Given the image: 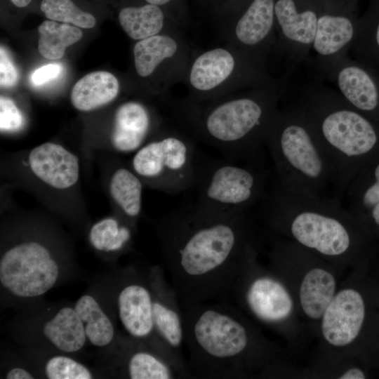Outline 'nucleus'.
<instances>
[{"instance_id": "1", "label": "nucleus", "mask_w": 379, "mask_h": 379, "mask_svg": "<svg viewBox=\"0 0 379 379\" xmlns=\"http://www.w3.org/2000/svg\"><path fill=\"white\" fill-rule=\"evenodd\" d=\"M247 213L217 215L193 205L164 218L163 253L180 304L228 301L253 253Z\"/></svg>"}, {"instance_id": "2", "label": "nucleus", "mask_w": 379, "mask_h": 379, "mask_svg": "<svg viewBox=\"0 0 379 379\" xmlns=\"http://www.w3.org/2000/svg\"><path fill=\"white\" fill-rule=\"evenodd\" d=\"M288 85L283 74L276 84L239 91L217 99L187 98L175 104L180 123L194 139L234 161H262L265 138Z\"/></svg>"}, {"instance_id": "3", "label": "nucleus", "mask_w": 379, "mask_h": 379, "mask_svg": "<svg viewBox=\"0 0 379 379\" xmlns=\"http://www.w3.org/2000/svg\"><path fill=\"white\" fill-rule=\"evenodd\" d=\"M302 81L291 85L288 81L285 96L302 111L330 158L343 201L363 163L377 149L378 129L324 81L312 75Z\"/></svg>"}, {"instance_id": "4", "label": "nucleus", "mask_w": 379, "mask_h": 379, "mask_svg": "<svg viewBox=\"0 0 379 379\" xmlns=\"http://www.w3.org/2000/svg\"><path fill=\"white\" fill-rule=\"evenodd\" d=\"M265 147L272 177L286 189L342 201L336 171L302 111L280 105L268 128Z\"/></svg>"}, {"instance_id": "5", "label": "nucleus", "mask_w": 379, "mask_h": 379, "mask_svg": "<svg viewBox=\"0 0 379 379\" xmlns=\"http://www.w3.org/2000/svg\"><path fill=\"white\" fill-rule=\"evenodd\" d=\"M258 206L270 226L303 247L329 257L348 253L352 247L354 215L337 198L293 192L272 178Z\"/></svg>"}, {"instance_id": "6", "label": "nucleus", "mask_w": 379, "mask_h": 379, "mask_svg": "<svg viewBox=\"0 0 379 379\" xmlns=\"http://www.w3.org/2000/svg\"><path fill=\"white\" fill-rule=\"evenodd\" d=\"M180 305L184 344L192 375L206 378L238 376L246 360L252 337L228 301Z\"/></svg>"}, {"instance_id": "7", "label": "nucleus", "mask_w": 379, "mask_h": 379, "mask_svg": "<svg viewBox=\"0 0 379 379\" xmlns=\"http://www.w3.org/2000/svg\"><path fill=\"white\" fill-rule=\"evenodd\" d=\"M272 172L262 161L239 164L225 159L201 160L198 154L193 187L197 192L194 206L199 211L217 215L248 213L265 198Z\"/></svg>"}, {"instance_id": "8", "label": "nucleus", "mask_w": 379, "mask_h": 379, "mask_svg": "<svg viewBox=\"0 0 379 379\" xmlns=\"http://www.w3.org/2000/svg\"><path fill=\"white\" fill-rule=\"evenodd\" d=\"M282 77L270 74L267 60L225 44L192 54L184 82L189 97L208 101L239 91L272 86Z\"/></svg>"}, {"instance_id": "9", "label": "nucleus", "mask_w": 379, "mask_h": 379, "mask_svg": "<svg viewBox=\"0 0 379 379\" xmlns=\"http://www.w3.org/2000/svg\"><path fill=\"white\" fill-rule=\"evenodd\" d=\"M197 156L194 138L171 128L138 149L131 167L142 181L175 195L194 187Z\"/></svg>"}, {"instance_id": "10", "label": "nucleus", "mask_w": 379, "mask_h": 379, "mask_svg": "<svg viewBox=\"0 0 379 379\" xmlns=\"http://www.w3.org/2000/svg\"><path fill=\"white\" fill-rule=\"evenodd\" d=\"M319 14L312 51L305 65L319 77L348 56L356 39L359 0H317Z\"/></svg>"}, {"instance_id": "11", "label": "nucleus", "mask_w": 379, "mask_h": 379, "mask_svg": "<svg viewBox=\"0 0 379 379\" xmlns=\"http://www.w3.org/2000/svg\"><path fill=\"white\" fill-rule=\"evenodd\" d=\"M319 14L317 0H275L274 55L287 62L286 72H293L310 58Z\"/></svg>"}, {"instance_id": "12", "label": "nucleus", "mask_w": 379, "mask_h": 379, "mask_svg": "<svg viewBox=\"0 0 379 379\" xmlns=\"http://www.w3.org/2000/svg\"><path fill=\"white\" fill-rule=\"evenodd\" d=\"M133 55L139 77L146 79L161 72L168 86L184 81L192 56L180 30L137 41Z\"/></svg>"}, {"instance_id": "13", "label": "nucleus", "mask_w": 379, "mask_h": 379, "mask_svg": "<svg viewBox=\"0 0 379 379\" xmlns=\"http://www.w3.org/2000/svg\"><path fill=\"white\" fill-rule=\"evenodd\" d=\"M243 10L230 24L219 30L225 44L267 60L274 54L275 0H247Z\"/></svg>"}, {"instance_id": "14", "label": "nucleus", "mask_w": 379, "mask_h": 379, "mask_svg": "<svg viewBox=\"0 0 379 379\" xmlns=\"http://www.w3.org/2000/svg\"><path fill=\"white\" fill-rule=\"evenodd\" d=\"M373 70L347 56L316 77L328 81L350 106L371 119L379 114V76Z\"/></svg>"}, {"instance_id": "15", "label": "nucleus", "mask_w": 379, "mask_h": 379, "mask_svg": "<svg viewBox=\"0 0 379 379\" xmlns=\"http://www.w3.org/2000/svg\"><path fill=\"white\" fill-rule=\"evenodd\" d=\"M234 293L242 297L245 306L255 318L266 324H278L293 310V300L286 287L267 274L258 275L244 284L237 281Z\"/></svg>"}, {"instance_id": "16", "label": "nucleus", "mask_w": 379, "mask_h": 379, "mask_svg": "<svg viewBox=\"0 0 379 379\" xmlns=\"http://www.w3.org/2000/svg\"><path fill=\"white\" fill-rule=\"evenodd\" d=\"M150 286L156 330L166 345L184 359V326L179 296L172 284L166 281L161 269H154Z\"/></svg>"}, {"instance_id": "17", "label": "nucleus", "mask_w": 379, "mask_h": 379, "mask_svg": "<svg viewBox=\"0 0 379 379\" xmlns=\"http://www.w3.org/2000/svg\"><path fill=\"white\" fill-rule=\"evenodd\" d=\"M364 317L361 294L352 288L342 290L335 295L322 316V334L331 345L345 346L359 333Z\"/></svg>"}, {"instance_id": "18", "label": "nucleus", "mask_w": 379, "mask_h": 379, "mask_svg": "<svg viewBox=\"0 0 379 379\" xmlns=\"http://www.w3.org/2000/svg\"><path fill=\"white\" fill-rule=\"evenodd\" d=\"M29 164L37 178L56 189L69 188L79 179L78 158L55 143L46 142L34 148L29 156Z\"/></svg>"}, {"instance_id": "19", "label": "nucleus", "mask_w": 379, "mask_h": 379, "mask_svg": "<svg viewBox=\"0 0 379 379\" xmlns=\"http://www.w3.org/2000/svg\"><path fill=\"white\" fill-rule=\"evenodd\" d=\"M117 302L121 322L132 337L147 339L155 335L161 339L154 323L150 289L138 283L129 284L121 290Z\"/></svg>"}, {"instance_id": "20", "label": "nucleus", "mask_w": 379, "mask_h": 379, "mask_svg": "<svg viewBox=\"0 0 379 379\" xmlns=\"http://www.w3.org/2000/svg\"><path fill=\"white\" fill-rule=\"evenodd\" d=\"M154 121L149 110L142 103L129 101L121 105L114 119L112 142L119 152H136L145 144Z\"/></svg>"}, {"instance_id": "21", "label": "nucleus", "mask_w": 379, "mask_h": 379, "mask_svg": "<svg viewBox=\"0 0 379 379\" xmlns=\"http://www.w3.org/2000/svg\"><path fill=\"white\" fill-rule=\"evenodd\" d=\"M119 83L105 71L89 73L80 79L71 92V102L81 111H90L112 102L117 96Z\"/></svg>"}, {"instance_id": "22", "label": "nucleus", "mask_w": 379, "mask_h": 379, "mask_svg": "<svg viewBox=\"0 0 379 379\" xmlns=\"http://www.w3.org/2000/svg\"><path fill=\"white\" fill-rule=\"evenodd\" d=\"M335 279L322 268L310 270L300 288V301L305 314L312 319L322 317L335 296Z\"/></svg>"}, {"instance_id": "23", "label": "nucleus", "mask_w": 379, "mask_h": 379, "mask_svg": "<svg viewBox=\"0 0 379 379\" xmlns=\"http://www.w3.org/2000/svg\"><path fill=\"white\" fill-rule=\"evenodd\" d=\"M44 334L58 350L75 352L84 345L86 335L83 322L75 309L63 307L44 326Z\"/></svg>"}, {"instance_id": "24", "label": "nucleus", "mask_w": 379, "mask_h": 379, "mask_svg": "<svg viewBox=\"0 0 379 379\" xmlns=\"http://www.w3.org/2000/svg\"><path fill=\"white\" fill-rule=\"evenodd\" d=\"M119 23L133 40H142L161 33L165 29V15L160 6L147 4L140 7H126L119 14ZM177 31V30H176Z\"/></svg>"}, {"instance_id": "25", "label": "nucleus", "mask_w": 379, "mask_h": 379, "mask_svg": "<svg viewBox=\"0 0 379 379\" xmlns=\"http://www.w3.org/2000/svg\"><path fill=\"white\" fill-rule=\"evenodd\" d=\"M358 61L379 67V0H369L365 13L359 18L356 39L350 49Z\"/></svg>"}, {"instance_id": "26", "label": "nucleus", "mask_w": 379, "mask_h": 379, "mask_svg": "<svg viewBox=\"0 0 379 379\" xmlns=\"http://www.w3.org/2000/svg\"><path fill=\"white\" fill-rule=\"evenodd\" d=\"M112 198L124 214L135 219L142 208V181L133 171L121 167L112 174L109 182Z\"/></svg>"}, {"instance_id": "27", "label": "nucleus", "mask_w": 379, "mask_h": 379, "mask_svg": "<svg viewBox=\"0 0 379 379\" xmlns=\"http://www.w3.org/2000/svg\"><path fill=\"white\" fill-rule=\"evenodd\" d=\"M74 309L83 322L87 338L93 345L103 347L111 343L114 335L113 324L94 298L88 295L81 296Z\"/></svg>"}, {"instance_id": "28", "label": "nucleus", "mask_w": 379, "mask_h": 379, "mask_svg": "<svg viewBox=\"0 0 379 379\" xmlns=\"http://www.w3.org/2000/svg\"><path fill=\"white\" fill-rule=\"evenodd\" d=\"M40 35L38 50L46 59L61 58L67 47L77 42L82 32L77 26L67 23H58L53 20H45L38 27Z\"/></svg>"}, {"instance_id": "29", "label": "nucleus", "mask_w": 379, "mask_h": 379, "mask_svg": "<svg viewBox=\"0 0 379 379\" xmlns=\"http://www.w3.org/2000/svg\"><path fill=\"white\" fill-rule=\"evenodd\" d=\"M131 379H173L185 376L167 359L154 352L139 350L133 353L127 364Z\"/></svg>"}, {"instance_id": "30", "label": "nucleus", "mask_w": 379, "mask_h": 379, "mask_svg": "<svg viewBox=\"0 0 379 379\" xmlns=\"http://www.w3.org/2000/svg\"><path fill=\"white\" fill-rule=\"evenodd\" d=\"M128 226L119 225L114 218H105L95 223L90 232V241L98 250L111 251L122 248L131 239Z\"/></svg>"}, {"instance_id": "31", "label": "nucleus", "mask_w": 379, "mask_h": 379, "mask_svg": "<svg viewBox=\"0 0 379 379\" xmlns=\"http://www.w3.org/2000/svg\"><path fill=\"white\" fill-rule=\"evenodd\" d=\"M40 8L48 19L53 21L86 29L93 28L96 23L93 15L79 9L71 0H43Z\"/></svg>"}, {"instance_id": "32", "label": "nucleus", "mask_w": 379, "mask_h": 379, "mask_svg": "<svg viewBox=\"0 0 379 379\" xmlns=\"http://www.w3.org/2000/svg\"><path fill=\"white\" fill-rule=\"evenodd\" d=\"M49 379H91L93 375L83 364L72 358L55 356L50 359L45 367Z\"/></svg>"}, {"instance_id": "33", "label": "nucleus", "mask_w": 379, "mask_h": 379, "mask_svg": "<svg viewBox=\"0 0 379 379\" xmlns=\"http://www.w3.org/2000/svg\"><path fill=\"white\" fill-rule=\"evenodd\" d=\"M23 117L14 102L8 98H0V128L1 131H15L23 124Z\"/></svg>"}, {"instance_id": "34", "label": "nucleus", "mask_w": 379, "mask_h": 379, "mask_svg": "<svg viewBox=\"0 0 379 379\" xmlns=\"http://www.w3.org/2000/svg\"><path fill=\"white\" fill-rule=\"evenodd\" d=\"M64 67L62 63H49L36 69L30 75L33 86L40 87L52 82L62 75Z\"/></svg>"}, {"instance_id": "35", "label": "nucleus", "mask_w": 379, "mask_h": 379, "mask_svg": "<svg viewBox=\"0 0 379 379\" xmlns=\"http://www.w3.org/2000/svg\"><path fill=\"white\" fill-rule=\"evenodd\" d=\"M19 80L18 72L10 58L7 51L0 48V84L3 88H11Z\"/></svg>"}, {"instance_id": "36", "label": "nucleus", "mask_w": 379, "mask_h": 379, "mask_svg": "<svg viewBox=\"0 0 379 379\" xmlns=\"http://www.w3.org/2000/svg\"><path fill=\"white\" fill-rule=\"evenodd\" d=\"M8 379H32L33 376L27 371L20 368H14L6 374Z\"/></svg>"}, {"instance_id": "37", "label": "nucleus", "mask_w": 379, "mask_h": 379, "mask_svg": "<svg viewBox=\"0 0 379 379\" xmlns=\"http://www.w3.org/2000/svg\"><path fill=\"white\" fill-rule=\"evenodd\" d=\"M340 379H364L365 374L358 368H352L347 370L340 377Z\"/></svg>"}, {"instance_id": "38", "label": "nucleus", "mask_w": 379, "mask_h": 379, "mask_svg": "<svg viewBox=\"0 0 379 379\" xmlns=\"http://www.w3.org/2000/svg\"><path fill=\"white\" fill-rule=\"evenodd\" d=\"M371 217L375 225L379 226V203L371 207Z\"/></svg>"}, {"instance_id": "39", "label": "nucleus", "mask_w": 379, "mask_h": 379, "mask_svg": "<svg viewBox=\"0 0 379 379\" xmlns=\"http://www.w3.org/2000/svg\"><path fill=\"white\" fill-rule=\"evenodd\" d=\"M11 2L19 8H23L27 6L31 1V0H11Z\"/></svg>"}, {"instance_id": "40", "label": "nucleus", "mask_w": 379, "mask_h": 379, "mask_svg": "<svg viewBox=\"0 0 379 379\" xmlns=\"http://www.w3.org/2000/svg\"><path fill=\"white\" fill-rule=\"evenodd\" d=\"M148 4L157 5L159 6L166 5L171 2L172 0H145Z\"/></svg>"}]
</instances>
